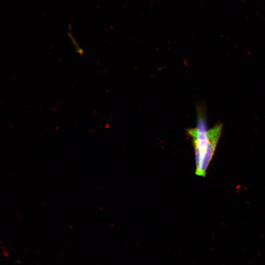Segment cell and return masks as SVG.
Segmentation results:
<instances>
[{
	"mask_svg": "<svg viewBox=\"0 0 265 265\" xmlns=\"http://www.w3.org/2000/svg\"><path fill=\"white\" fill-rule=\"evenodd\" d=\"M196 128L187 130L193 145L196 162L195 174L205 177L213 156L222 131V125H217L207 130L203 115L199 114Z\"/></svg>",
	"mask_w": 265,
	"mask_h": 265,
	"instance_id": "6da1fadb",
	"label": "cell"
}]
</instances>
